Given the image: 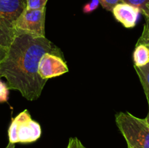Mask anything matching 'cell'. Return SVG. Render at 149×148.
Wrapping results in <instances>:
<instances>
[{"label": "cell", "instance_id": "1", "mask_svg": "<svg viewBox=\"0 0 149 148\" xmlns=\"http://www.w3.org/2000/svg\"><path fill=\"white\" fill-rule=\"evenodd\" d=\"M46 53L64 57L61 49L46 36L16 32L5 57L0 62V78H5L8 88L19 91L26 100H37L47 81L38 72L39 62Z\"/></svg>", "mask_w": 149, "mask_h": 148}, {"label": "cell", "instance_id": "2", "mask_svg": "<svg viewBox=\"0 0 149 148\" xmlns=\"http://www.w3.org/2000/svg\"><path fill=\"white\" fill-rule=\"evenodd\" d=\"M115 120L128 147L149 148V125L145 119L120 112L115 115Z\"/></svg>", "mask_w": 149, "mask_h": 148}, {"label": "cell", "instance_id": "3", "mask_svg": "<svg viewBox=\"0 0 149 148\" xmlns=\"http://www.w3.org/2000/svg\"><path fill=\"white\" fill-rule=\"evenodd\" d=\"M26 8V0H0V46H10L16 34V22Z\"/></svg>", "mask_w": 149, "mask_h": 148}, {"label": "cell", "instance_id": "4", "mask_svg": "<svg viewBox=\"0 0 149 148\" xmlns=\"http://www.w3.org/2000/svg\"><path fill=\"white\" fill-rule=\"evenodd\" d=\"M42 135V129L38 122L32 120L27 110H23L13 119L8 129L9 142L31 143Z\"/></svg>", "mask_w": 149, "mask_h": 148}, {"label": "cell", "instance_id": "5", "mask_svg": "<svg viewBox=\"0 0 149 148\" xmlns=\"http://www.w3.org/2000/svg\"><path fill=\"white\" fill-rule=\"evenodd\" d=\"M46 7L41 10L25 9L16 22V32L45 37Z\"/></svg>", "mask_w": 149, "mask_h": 148}, {"label": "cell", "instance_id": "6", "mask_svg": "<svg viewBox=\"0 0 149 148\" xmlns=\"http://www.w3.org/2000/svg\"><path fill=\"white\" fill-rule=\"evenodd\" d=\"M38 72L41 78L48 80L68 72L64 57L52 53H46L41 59Z\"/></svg>", "mask_w": 149, "mask_h": 148}, {"label": "cell", "instance_id": "7", "mask_svg": "<svg viewBox=\"0 0 149 148\" xmlns=\"http://www.w3.org/2000/svg\"><path fill=\"white\" fill-rule=\"evenodd\" d=\"M141 12L138 8L124 2L116 4L112 10L115 19L127 28H132L136 26Z\"/></svg>", "mask_w": 149, "mask_h": 148}, {"label": "cell", "instance_id": "8", "mask_svg": "<svg viewBox=\"0 0 149 148\" xmlns=\"http://www.w3.org/2000/svg\"><path fill=\"white\" fill-rule=\"evenodd\" d=\"M134 66L143 67L149 63V48L143 44H137L133 52Z\"/></svg>", "mask_w": 149, "mask_h": 148}, {"label": "cell", "instance_id": "9", "mask_svg": "<svg viewBox=\"0 0 149 148\" xmlns=\"http://www.w3.org/2000/svg\"><path fill=\"white\" fill-rule=\"evenodd\" d=\"M135 71L139 77L142 86L143 88L144 92L146 96L149 107V63L143 67L134 66Z\"/></svg>", "mask_w": 149, "mask_h": 148}, {"label": "cell", "instance_id": "10", "mask_svg": "<svg viewBox=\"0 0 149 148\" xmlns=\"http://www.w3.org/2000/svg\"><path fill=\"white\" fill-rule=\"evenodd\" d=\"M122 1L138 8L141 10V13L144 15V16L146 15L148 10L147 5L149 3V0H122Z\"/></svg>", "mask_w": 149, "mask_h": 148}, {"label": "cell", "instance_id": "11", "mask_svg": "<svg viewBox=\"0 0 149 148\" xmlns=\"http://www.w3.org/2000/svg\"><path fill=\"white\" fill-rule=\"evenodd\" d=\"M48 0H26V9L41 10L46 7Z\"/></svg>", "mask_w": 149, "mask_h": 148}, {"label": "cell", "instance_id": "12", "mask_svg": "<svg viewBox=\"0 0 149 148\" xmlns=\"http://www.w3.org/2000/svg\"><path fill=\"white\" fill-rule=\"evenodd\" d=\"M9 90L7 84L0 79V103L6 102L8 100Z\"/></svg>", "mask_w": 149, "mask_h": 148}, {"label": "cell", "instance_id": "13", "mask_svg": "<svg viewBox=\"0 0 149 148\" xmlns=\"http://www.w3.org/2000/svg\"><path fill=\"white\" fill-rule=\"evenodd\" d=\"M98 1L103 9L110 12H112L113 7L116 4L122 2V0H98Z\"/></svg>", "mask_w": 149, "mask_h": 148}, {"label": "cell", "instance_id": "14", "mask_svg": "<svg viewBox=\"0 0 149 148\" xmlns=\"http://www.w3.org/2000/svg\"><path fill=\"white\" fill-rule=\"evenodd\" d=\"M99 5H100V2H99L98 0H91L90 2L84 4L82 9L83 12L85 13V14L93 12L98 7Z\"/></svg>", "mask_w": 149, "mask_h": 148}, {"label": "cell", "instance_id": "15", "mask_svg": "<svg viewBox=\"0 0 149 148\" xmlns=\"http://www.w3.org/2000/svg\"><path fill=\"white\" fill-rule=\"evenodd\" d=\"M137 44H143L149 48V27L145 24L141 36L138 39Z\"/></svg>", "mask_w": 149, "mask_h": 148}, {"label": "cell", "instance_id": "16", "mask_svg": "<svg viewBox=\"0 0 149 148\" xmlns=\"http://www.w3.org/2000/svg\"><path fill=\"white\" fill-rule=\"evenodd\" d=\"M66 148H86L77 137L71 138Z\"/></svg>", "mask_w": 149, "mask_h": 148}, {"label": "cell", "instance_id": "17", "mask_svg": "<svg viewBox=\"0 0 149 148\" xmlns=\"http://www.w3.org/2000/svg\"><path fill=\"white\" fill-rule=\"evenodd\" d=\"M7 49H7V48H4L3 46H0V62L5 57L6 55H7Z\"/></svg>", "mask_w": 149, "mask_h": 148}, {"label": "cell", "instance_id": "18", "mask_svg": "<svg viewBox=\"0 0 149 148\" xmlns=\"http://www.w3.org/2000/svg\"><path fill=\"white\" fill-rule=\"evenodd\" d=\"M147 13L146 15H145V17H146V25H148L149 26V3L148 4V5H147Z\"/></svg>", "mask_w": 149, "mask_h": 148}, {"label": "cell", "instance_id": "19", "mask_svg": "<svg viewBox=\"0 0 149 148\" xmlns=\"http://www.w3.org/2000/svg\"><path fill=\"white\" fill-rule=\"evenodd\" d=\"M15 144L11 143V142H9V144L7 145V146L6 147V148H15Z\"/></svg>", "mask_w": 149, "mask_h": 148}, {"label": "cell", "instance_id": "20", "mask_svg": "<svg viewBox=\"0 0 149 148\" xmlns=\"http://www.w3.org/2000/svg\"><path fill=\"white\" fill-rule=\"evenodd\" d=\"M144 119H145V120H146V123L149 125V110H148V115H147V116H146V118H144Z\"/></svg>", "mask_w": 149, "mask_h": 148}, {"label": "cell", "instance_id": "21", "mask_svg": "<svg viewBox=\"0 0 149 148\" xmlns=\"http://www.w3.org/2000/svg\"><path fill=\"white\" fill-rule=\"evenodd\" d=\"M146 26H148V27H149V26H148V25H146Z\"/></svg>", "mask_w": 149, "mask_h": 148}, {"label": "cell", "instance_id": "22", "mask_svg": "<svg viewBox=\"0 0 149 148\" xmlns=\"http://www.w3.org/2000/svg\"><path fill=\"white\" fill-rule=\"evenodd\" d=\"M127 148H130V147H127Z\"/></svg>", "mask_w": 149, "mask_h": 148}]
</instances>
